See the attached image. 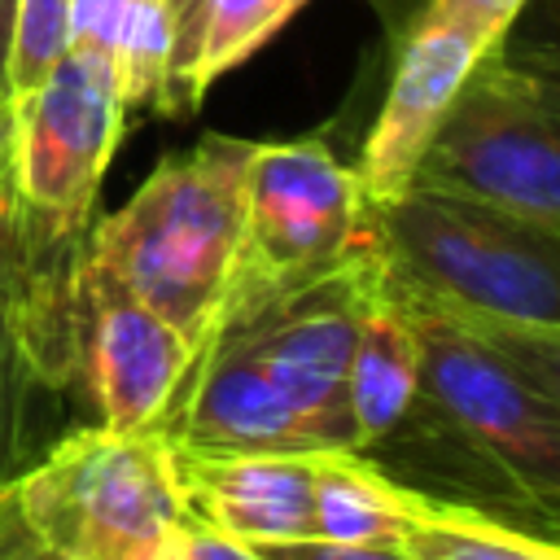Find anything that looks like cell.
<instances>
[{"instance_id":"cell-20","label":"cell","mask_w":560,"mask_h":560,"mask_svg":"<svg viewBox=\"0 0 560 560\" xmlns=\"http://www.w3.org/2000/svg\"><path fill=\"white\" fill-rule=\"evenodd\" d=\"M39 249L35 223L22 210V201H0V280L13 276L18 267H26Z\"/></svg>"},{"instance_id":"cell-6","label":"cell","mask_w":560,"mask_h":560,"mask_svg":"<svg viewBox=\"0 0 560 560\" xmlns=\"http://www.w3.org/2000/svg\"><path fill=\"white\" fill-rule=\"evenodd\" d=\"M9 114L22 206L48 236L83 241L127 118L114 61L70 44L35 88L9 96Z\"/></svg>"},{"instance_id":"cell-7","label":"cell","mask_w":560,"mask_h":560,"mask_svg":"<svg viewBox=\"0 0 560 560\" xmlns=\"http://www.w3.org/2000/svg\"><path fill=\"white\" fill-rule=\"evenodd\" d=\"M363 192L319 140H254L245 162V276L236 293H289L363 245Z\"/></svg>"},{"instance_id":"cell-22","label":"cell","mask_w":560,"mask_h":560,"mask_svg":"<svg viewBox=\"0 0 560 560\" xmlns=\"http://www.w3.org/2000/svg\"><path fill=\"white\" fill-rule=\"evenodd\" d=\"M26 542H31V534H26V525L18 521V512H13L9 494H4V508H0V560H22Z\"/></svg>"},{"instance_id":"cell-16","label":"cell","mask_w":560,"mask_h":560,"mask_svg":"<svg viewBox=\"0 0 560 560\" xmlns=\"http://www.w3.org/2000/svg\"><path fill=\"white\" fill-rule=\"evenodd\" d=\"M525 0H424V9L416 18L429 22H451L468 35H477L486 48H499L503 35L512 31V22L521 18Z\"/></svg>"},{"instance_id":"cell-2","label":"cell","mask_w":560,"mask_h":560,"mask_svg":"<svg viewBox=\"0 0 560 560\" xmlns=\"http://www.w3.org/2000/svg\"><path fill=\"white\" fill-rule=\"evenodd\" d=\"M254 140L206 136L166 153L105 219L83 258L162 315L192 350L214 332L245 276V162Z\"/></svg>"},{"instance_id":"cell-8","label":"cell","mask_w":560,"mask_h":560,"mask_svg":"<svg viewBox=\"0 0 560 560\" xmlns=\"http://www.w3.org/2000/svg\"><path fill=\"white\" fill-rule=\"evenodd\" d=\"M197 350L118 280L74 262V363L96 420L114 433H162Z\"/></svg>"},{"instance_id":"cell-14","label":"cell","mask_w":560,"mask_h":560,"mask_svg":"<svg viewBox=\"0 0 560 560\" xmlns=\"http://www.w3.org/2000/svg\"><path fill=\"white\" fill-rule=\"evenodd\" d=\"M302 4L306 0H206L197 48L179 88V114L197 109L206 88L232 66H241L245 57H254Z\"/></svg>"},{"instance_id":"cell-24","label":"cell","mask_w":560,"mask_h":560,"mask_svg":"<svg viewBox=\"0 0 560 560\" xmlns=\"http://www.w3.org/2000/svg\"><path fill=\"white\" fill-rule=\"evenodd\" d=\"M131 560H184V556H179V547H175V538H162L158 547H149V551H140V556H131Z\"/></svg>"},{"instance_id":"cell-11","label":"cell","mask_w":560,"mask_h":560,"mask_svg":"<svg viewBox=\"0 0 560 560\" xmlns=\"http://www.w3.org/2000/svg\"><path fill=\"white\" fill-rule=\"evenodd\" d=\"M420 394V346L407 311L381 289L363 311L359 341L346 368V411H350V433L354 451H372L381 438H389L402 416L416 407Z\"/></svg>"},{"instance_id":"cell-18","label":"cell","mask_w":560,"mask_h":560,"mask_svg":"<svg viewBox=\"0 0 560 560\" xmlns=\"http://www.w3.org/2000/svg\"><path fill=\"white\" fill-rule=\"evenodd\" d=\"M171 538H175L184 560H262L258 547H249V542H241V538H232L206 521H192V516H184L171 529Z\"/></svg>"},{"instance_id":"cell-5","label":"cell","mask_w":560,"mask_h":560,"mask_svg":"<svg viewBox=\"0 0 560 560\" xmlns=\"http://www.w3.org/2000/svg\"><path fill=\"white\" fill-rule=\"evenodd\" d=\"M560 236V101L547 70L490 48L446 105L411 184Z\"/></svg>"},{"instance_id":"cell-4","label":"cell","mask_w":560,"mask_h":560,"mask_svg":"<svg viewBox=\"0 0 560 560\" xmlns=\"http://www.w3.org/2000/svg\"><path fill=\"white\" fill-rule=\"evenodd\" d=\"M26 534L57 560H131L188 516L166 433L105 424L57 438L4 481Z\"/></svg>"},{"instance_id":"cell-1","label":"cell","mask_w":560,"mask_h":560,"mask_svg":"<svg viewBox=\"0 0 560 560\" xmlns=\"http://www.w3.org/2000/svg\"><path fill=\"white\" fill-rule=\"evenodd\" d=\"M381 289L486 337L560 354V236L503 210L402 188L368 206Z\"/></svg>"},{"instance_id":"cell-9","label":"cell","mask_w":560,"mask_h":560,"mask_svg":"<svg viewBox=\"0 0 560 560\" xmlns=\"http://www.w3.org/2000/svg\"><path fill=\"white\" fill-rule=\"evenodd\" d=\"M486 52L490 48L477 35H468L451 22H429V18L411 22V31L402 35L381 114H376V122L363 140L359 166H354L363 206H381L411 184V171H416L420 153L429 149L446 105L455 101L459 83Z\"/></svg>"},{"instance_id":"cell-12","label":"cell","mask_w":560,"mask_h":560,"mask_svg":"<svg viewBox=\"0 0 560 560\" xmlns=\"http://www.w3.org/2000/svg\"><path fill=\"white\" fill-rule=\"evenodd\" d=\"M398 551L411 560H560L556 534L407 486Z\"/></svg>"},{"instance_id":"cell-17","label":"cell","mask_w":560,"mask_h":560,"mask_svg":"<svg viewBox=\"0 0 560 560\" xmlns=\"http://www.w3.org/2000/svg\"><path fill=\"white\" fill-rule=\"evenodd\" d=\"M262 560H411L407 551L389 542H324V538H298V542H262Z\"/></svg>"},{"instance_id":"cell-19","label":"cell","mask_w":560,"mask_h":560,"mask_svg":"<svg viewBox=\"0 0 560 560\" xmlns=\"http://www.w3.org/2000/svg\"><path fill=\"white\" fill-rule=\"evenodd\" d=\"M201 9H206V0H166V13H171V92H175V114H179V88H184L192 48H197Z\"/></svg>"},{"instance_id":"cell-26","label":"cell","mask_w":560,"mask_h":560,"mask_svg":"<svg viewBox=\"0 0 560 560\" xmlns=\"http://www.w3.org/2000/svg\"><path fill=\"white\" fill-rule=\"evenodd\" d=\"M0 508H4V481H0Z\"/></svg>"},{"instance_id":"cell-3","label":"cell","mask_w":560,"mask_h":560,"mask_svg":"<svg viewBox=\"0 0 560 560\" xmlns=\"http://www.w3.org/2000/svg\"><path fill=\"white\" fill-rule=\"evenodd\" d=\"M394 298V293H389ZM420 346V402L455 429L516 494L556 525L560 508V354L525 350L394 298Z\"/></svg>"},{"instance_id":"cell-25","label":"cell","mask_w":560,"mask_h":560,"mask_svg":"<svg viewBox=\"0 0 560 560\" xmlns=\"http://www.w3.org/2000/svg\"><path fill=\"white\" fill-rule=\"evenodd\" d=\"M22 560H57V556H48V551H44V547H39V542L31 538V542H26V556H22Z\"/></svg>"},{"instance_id":"cell-21","label":"cell","mask_w":560,"mask_h":560,"mask_svg":"<svg viewBox=\"0 0 560 560\" xmlns=\"http://www.w3.org/2000/svg\"><path fill=\"white\" fill-rule=\"evenodd\" d=\"M18 197L13 184V114H9V96L0 92V201Z\"/></svg>"},{"instance_id":"cell-10","label":"cell","mask_w":560,"mask_h":560,"mask_svg":"<svg viewBox=\"0 0 560 560\" xmlns=\"http://www.w3.org/2000/svg\"><path fill=\"white\" fill-rule=\"evenodd\" d=\"M171 464L192 521L249 547L315 538V455L188 451L171 442Z\"/></svg>"},{"instance_id":"cell-13","label":"cell","mask_w":560,"mask_h":560,"mask_svg":"<svg viewBox=\"0 0 560 560\" xmlns=\"http://www.w3.org/2000/svg\"><path fill=\"white\" fill-rule=\"evenodd\" d=\"M407 486L359 451L315 455V538L398 547Z\"/></svg>"},{"instance_id":"cell-15","label":"cell","mask_w":560,"mask_h":560,"mask_svg":"<svg viewBox=\"0 0 560 560\" xmlns=\"http://www.w3.org/2000/svg\"><path fill=\"white\" fill-rule=\"evenodd\" d=\"M74 0H13V31L4 57V96L35 88L70 48Z\"/></svg>"},{"instance_id":"cell-23","label":"cell","mask_w":560,"mask_h":560,"mask_svg":"<svg viewBox=\"0 0 560 560\" xmlns=\"http://www.w3.org/2000/svg\"><path fill=\"white\" fill-rule=\"evenodd\" d=\"M9 31H13V0H0V92H4V57H9Z\"/></svg>"}]
</instances>
